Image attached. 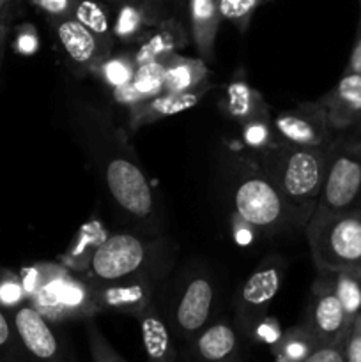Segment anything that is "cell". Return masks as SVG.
Listing matches in <instances>:
<instances>
[{
    "mask_svg": "<svg viewBox=\"0 0 361 362\" xmlns=\"http://www.w3.org/2000/svg\"><path fill=\"white\" fill-rule=\"evenodd\" d=\"M20 276L27 303L53 324L84 322L101 313L94 283L67 269L62 262H39Z\"/></svg>",
    "mask_w": 361,
    "mask_h": 362,
    "instance_id": "6da1fadb",
    "label": "cell"
},
{
    "mask_svg": "<svg viewBox=\"0 0 361 362\" xmlns=\"http://www.w3.org/2000/svg\"><path fill=\"white\" fill-rule=\"evenodd\" d=\"M335 141L326 147H297L276 141L273 147L258 152L257 165L262 172L308 219L321 197Z\"/></svg>",
    "mask_w": 361,
    "mask_h": 362,
    "instance_id": "7a4b0ae2",
    "label": "cell"
},
{
    "mask_svg": "<svg viewBox=\"0 0 361 362\" xmlns=\"http://www.w3.org/2000/svg\"><path fill=\"white\" fill-rule=\"evenodd\" d=\"M101 175L113 205L130 221L152 225L158 212L154 189L120 129L110 127V145L101 161Z\"/></svg>",
    "mask_w": 361,
    "mask_h": 362,
    "instance_id": "3957f363",
    "label": "cell"
},
{
    "mask_svg": "<svg viewBox=\"0 0 361 362\" xmlns=\"http://www.w3.org/2000/svg\"><path fill=\"white\" fill-rule=\"evenodd\" d=\"M232 204L241 223L262 233H278L289 228H306L308 216L297 211L280 193L258 165L243 168L236 177Z\"/></svg>",
    "mask_w": 361,
    "mask_h": 362,
    "instance_id": "277c9868",
    "label": "cell"
},
{
    "mask_svg": "<svg viewBox=\"0 0 361 362\" xmlns=\"http://www.w3.org/2000/svg\"><path fill=\"white\" fill-rule=\"evenodd\" d=\"M168 257L170 251L166 250L165 240L161 239L142 237L131 232L110 233L96 250L81 278L101 285V283L127 278L159 262L170 260Z\"/></svg>",
    "mask_w": 361,
    "mask_h": 362,
    "instance_id": "5b68a950",
    "label": "cell"
},
{
    "mask_svg": "<svg viewBox=\"0 0 361 362\" xmlns=\"http://www.w3.org/2000/svg\"><path fill=\"white\" fill-rule=\"evenodd\" d=\"M317 271L361 274V209L308 223L304 228Z\"/></svg>",
    "mask_w": 361,
    "mask_h": 362,
    "instance_id": "8992f818",
    "label": "cell"
},
{
    "mask_svg": "<svg viewBox=\"0 0 361 362\" xmlns=\"http://www.w3.org/2000/svg\"><path fill=\"white\" fill-rule=\"evenodd\" d=\"M361 204V141H335L315 211L308 223L354 211Z\"/></svg>",
    "mask_w": 361,
    "mask_h": 362,
    "instance_id": "52a82bcc",
    "label": "cell"
},
{
    "mask_svg": "<svg viewBox=\"0 0 361 362\" xmlns=\"http://www.w3.org/2000/svg\"><path fill=\"white\" fill-rule=\"evenodd\" d=\"M287 260L280 255L262 258L234 293V318L243 338L250 339L253 329L268 317L271 303L283 286Z\"/></svg>",
    "mask_w": 361,
    "mask_h": 362,
    "instance_id": "ba28073f",
    "label": "cell"
},
{
    "mask_svg": "<svg viewBox=\"0 0 361 362\" xmlns=\"http://www.w3.org/2000/svg\"><path fill=\"white\" fill-rule=\"evenodd\" d=\"M216 310L214 281L204 272H193L177 288L168 311L163 313L176 339L188 343L211 324Z\"/></svg>",
    "mask_w": 361,
    "mask_h": 362,
    "instance_id": "9c48e42d",
    "label": "cell"
},
{
    "mask_svg": "<svg viewBox=\"0 0 361 362\" xmlns=\"http://www.w3.org/2000/svg\"><path fill=\"white\" fill-rule=\"evenodd\" d=\"M25 362H78L73 343L59 329V324L46 320L32 304L25 303L11 311Z\"/></svg>",
    "mask_w": 361,
    "mask_h": 362,
    "instance_id": "30bf717a",
    "label": "cell"
},
{
    "mask_svg": "<svg viewBox=\"0 0 361 362\" xmlns=\"http://www.w3.org/2000/svg\"><path fill=\"white\" fill-rule=\"evenodd\" d=\"M168 269L170 260H165L140 272H134L127 278L101 283V285L94 283L101 313L112 311V313L138 318L151 304L156 303L159 285Z\"/></svg>",
    "mask_w": 361,
    "mask_h": 362,
    "instance_id": "8fae6325",
    "label": "cell"
},
{
    "mask_svg": "<svg viewBox=\"0 0 361 362\" xmlns=\"http://www.w3.org/2000/svg\"><path fill=\"white\" fill-rule=\"evenodd\" d=\"M276 141L297 147H326L333 141L326 110L319 101L299 103L296 108L283 110L271 119Z\"/></svg>",
    "mask_w": 361,
    "mask_h": 362,
    "instance_id": "7c38bea8",
    "label": "cell"
},
{
    "mask_svg": "<svg viewBox=\"0 0 361 362\" xmlns=\"http://www.w3.org/2000/svg\"><path fill=\"white\" fill-rule=\"evenodd\" d=\"M55 42L67 67L78 76L92 74L94 67L110 55L94 32L88 30L76 18L62 16L50 20Z\"/></svg>",
    "mask_w": 361,
    "mask_h": 362,
    "instance_id": "4fadbf2b",
    "label": "cell"
},
{
    "mask_svg": "<svg viewBox=\"0 0 361 362\" xmlns=\"http://www.w3.org/2000/svg\"><path fill=\"white\" fill-rule=\"evenodd\" d=\"M303 324L310 329L319 343H343L353 322L347 317L335 292L315 279Z\"/></svg>",
    "mask_w": 361,
    "mask_h": 362,
    "instance_id": "5bb4252c",
    "label": "cell"
},
{
    "mask_svg": "<svg viewBox=\"0 0 361 362\" xmlns=\"http://www.w3.org/2000/svg\"><path fill=\"white\" fill-rule=\"evenodd\" d=\"M241 338L243 334L236 324L227 318L212 320L186 343L188 359L190 362H241Z\"/></svg>",
    "mask_w": 361,
    "mask_h": 362,
    "instance_id": "9a60e30c",
    "label": "cell"
},
{
    "mask_svg": "<svg viewBox=\"0 0 361 362\" xmlns=\"http://www.w3.org/2000/svg\"><path fill=\"white\" fill-rule=\"evenodd\" d=\"M326 110L333 131H342L361 122V74L343 71L331 90L317 99Z\"/></svg>",
    "mask_w": 361,
    "mask_h": 362,
    "instance_id": "2e32d148",
    "label": "cell"
},
{
    "mask_svg": "<svg viewBox=\"0 0 361 362\" xmlns=\"http://www.w3.org/2000/svg\"><path fill=\"white\" fill-rule=\"evenodd\" d=\"M211 88L207 87L197 88L191 92H183V94H172V92H161V94L154 95L151 99L138 103V105L127 108V124L133 131L140 129V127L151 126V124L158 122V120L172 117L176 113L186 112V110L193 108Z\"/></svg>",
    "mask_w": 361,
    "mask_h": 362,
    "instance_id": "e0dca14e",
    "label": "cell"
},
{
    "mask_svg": "<svg viewBox=\"0 0 361 362\" xmlns=\"http://www.w3.org/2000/svg\"><path fill=\"white\" fill-rule=\"evenodd\" d=\"M137 320L140 322L142 343L147 362H176V336L163 317L158 300L151 304Z\"/></svg>",
    "mask_w": 361,
    "mask_h": 362,
    "instance_id": "ac0fdd59",
    "label": "cell"
},
{
    "mask_svg": "<svg viewBox=\"0 0 361 362\" xmlns=\"http://www.w3.org/2000/svg\"><path fill=\"white\" fill-rule=\"evenodd\" d=\"M191 39L197 53L205 62L214 60V42L222 25L218 0H188Z\"/></svg>",
    "mask_w": 361,
    "mask_h": 362,
    "instance_id": "d6986e66",
    "label": "cell"
},
{
    "mask_svg": "<svg viewBox=\"0 0 361 362\" xmlns=\"http://www.w3.org/2000/svg\"><path fill=\"white\" fill-rule=\"evenodd\" d=\"M161 92H165V62L151 60V62L138 64L131 83L112 90V98L119 105L131 108Z\"/></svg>",
    "mask_w": 361,
    "mask_h": 362,
    "instance_id": "ffe728a7",
    "label": "cell"
},
{
    "mask_svg": "<svg viewBox=\"0 0 361 362\" xmlns=\"http://www.w3.org/2000/svg\"><path fill=\"white\" fill-rule=\"evenodd\" d=\"M113 14V37L122 42L140 41L152 27L165 18L151 7L134 0H119Z\"/></svg>",
    "mask_w": 361,
    "mask_h": 362,
    "instance_id": "44dd1931",
    "label": "cell"
},
{
    "mask_svg": "<svg viewBox=\"0 0 361 362\" xmlns=\"http://www.w3.org/2000/svg\"><path fill=\"white\" fill-rule=\"evenodd\" d=\"M183 45V27L172 18H165L140 39V46L133 55L137 64L151 62V60H166L168 57L179 53V48Z\"/></svg>",
    "mask_w": 361,
    "mask_h": 362,
    "instance_id": "7402d4cb",
    "label": "cell"
},
{
    "mask_svg": "<svg viewBox=\"0 0 361 362\" xmlns=\"http://www.w3.org/2000/svg\"><path fill=\"white\" fill-rule=\"evenodd\" d=\"M163 62H165V92L183 94L211 85L209 83L211 71L207 62L200 57L191 59L176 53Z\"/></svg>",
    "mask_w": 361,
    "mask_h": 362,
    "instance_id": "603a6c76",
    "label": "cell"
},
{
    "mask_svg": "<svg viewBox=\"0 0 361 362\" xmlns=\"http://www.w3.org/2000/svg\"><path fill=\"white\" fill-rule=\"evenodd\" d=\"M223 110L239 124L251 119L269 117L271 113L264 95L244 80H232L227 85L225 95H223Z\"/></svg>",
    "mask_w": 361,
    "mask_h": 362,
    "instance_id": "cb8c5ba5",
    "label": "cell"
},
{
    "mask_svg": "<svg viewBox=\"0 0 361 362\" xmlns=\"http://www.w3.org/2000/svg\"><path fill=\"white\" fill-rule=\"evenodd\" d=\"M108 235L110 232H106L105 226L101 225V221L85 223L84 228L78 232V235L74 237V240L66 250L64 257L60 258V262H62L67 269H71V271L81 276L87 271L96 250L101 246L103 240Z\"/></svg>",
    "mask_w": 361,
    "mask_h": 362,
    "instance_id": "d4e9b609",
    "label": "cell"
},
{
    "mask_svg": "<svg viewBox=\"0 0 361 362\" xmlns=\"http://www.w3.org/2000/svg\"><path fill=\"white\" fill-rule=\"evenodd\" d=\"M71 16L81 21L91 32H94L106 52L112 53L115 37H113V16L110 11V0H73Z\"/></svg>",
    "mask_w": 361,
    "mask_h": 362,
    "instance_id": "484cf974",
    "label": "cell"
},
{
    "mask_svg": "<svg viewBox=\"0 0 361 362\" xmlns=\"http://www.w3.org/2000/svg\"><path fill=\"white\" fill-rule=\"evenodd\" d=\"M315 279L335 292L350 322L361 315V274L347 271H319Z\"/></svg>",
    "mask_w": 361,
    "mask_h": 362,
    "instance_id": "4316f807",
    "label": "cell"
},
{
    "mask_svg": "<svg viewBox=\"0 0 361 362\" xmlns=\"http://www.w3.org/2000/svg\"><path fill=\"white\" fill-rule=\"evenodd\" d=\"M321 343L310 329L301 322L282 332L278 341L271 346L275 362H303Z\"/></svg>",
    "mask_w": 361,
    "mask_h": 362,
    "instance_id": "83f0119b",
    "label": "cell"
},
{
    "mask_svg": "<svg viewBox=\"0 0 361 362\" xmlns=\"http://www.w3.org/2000/svg\"><path fill=\"white\" fill-rule=\"evenodd\" d=\"M137 60L134 55L130 52L120 53H110L106 55L98 66L94 67L92 74L105 85L110 90H117V88L124 87V85L131 83L137 71Z\"/></svg>",
    "mask_w": 361,
    "mask_h": 362,
    "instance_id": "f1b7e54d",
    "label": "cell"
},
{
    "mask_svg": "<svg viewBox=\"0 0 361 362\" xmlns=\"http://www.w3.org/2000/svg\"><path fill=\"white\" fill-rule=\"evenodd\" d=\"M0 362H25L23 346L11 311L0 306Z\"/></svg>",
    "mask_w": 361,
    "mask_h": 362,
    "instance_id": "f546056e",
    "label": "cell"
},
{
    "mask_svg": "<svg viewBox=\"0 0 361 362\" xmlns=\"http://www.w3.org/2000/svg\"><path fill=\"white\" fill-rule=\"evenodd\" d=\"M84 324L91 362H127L106 339L94 318H87V320H84Z\"/></svg>",
    "mask_w": 361,
    "mask_h": 362,
    "instance_id": "4dcf8cb0",
    "label": "cell"
},
{
    "mask_svg": "<svg viewBox=\"0 0 361 362\" xmlns=\"http://www.w3.org/2000/svg\"><path fill=\"white\" fill-rule=\"evenodd\" d=\"M241 126H243V141L246 144V147H250L257 154L276 144L271 119L269 117L251 119L248 122L241 124Z\"/></svg>",
    "mask_w": 361,
    "mask_h": 362,
    "instance_id": "1f68e13d",
    "label": "cell"
},
{
    "mask_svg": "<svg viewBox=\"0 0 361 362\" xmlns=\"http://www.w3.org/2000/svg\"><path fill=\"white\" fill-rule=\"evenodd\" d=\"M269 0H218L219 11L225 20L236 25L241 32H244L250 25L251 16L260 6Z\"/></svg>",
    "mask_w": 361,
    "mask_h": 362,
    "instance_id": "d6a6232c",
    "label": "cell"
},
{
    "mask_svg": "<svg viewBox=\"0 0 361 362\" xmlns=\"http://www.w3.org/2000/svg\"><path fill=\"white\" fill-rule=\"evenodd\" d=\"M14 49L20 55H34L39 49V35L32 23H23L14 37Z\"/></svg>",
    "mask_w": 361,
    "mask_h": 362,
    "instance_id": "836d02e7",
    "label": "cell"
},
{
    "mask_svg": "<svg viewBox=\"0 0 361 362\" xmlns=\"http://www.w3.org/2000/svg\"><path fill=\"white\" fill-rule=\"evenodd\" d=\"M343 354L345 362H361V315L354 318L349 332L343 339Z\"/></svg>",
    "mask_w": 361,
    "mask_h": 362,
    "instance_id": "e575fe53",
    "label": "cell"
},
{
    "mask_svg": "<svg viewBox=\"0 0 361 362\" xmlns=\"http://www.w3.org/2000/svg\"><path fill=\"white\" fill-rule=\"evenodd\" d=\"M303 362H345L343 343H321Z\"/></svg>",
    "mask_w": 361,
    "mask_h": 362,
    "instance_id": "d590c367",
    "label": "cell"
},
{
    "mask_svg": "<svg viewBox=\"0 0 361 362\" xmlns=\"http://www.w3.org/2000/svg\"><path fill=\"white\" fill-rule=\"evenodd\" d=\"M282 332L283 331L278 327V324H276L275 320H269V318L265 317L264 320L253 329V332H251L250 336V341L264 343V345H269V349H271V346L280 339Z\"/></svg>",
    "mask_w": 361,
    "mask_h": 362,
    "instance_id": "8d00e7d4",
    "label": "cell"
},
{
    "mask_svg": "<svg viewBox=\"0 0 361 362\" xmlns=\"http://www.w3.org/2000/svg\"><path fill=\"white\" fill-rule=\"evenodd\" d=\"M30 4L45 13L50 20L69 16L73 11V0H30Z\"/></svg>",
    "mask_w": 361,
    "mask_h": 362,
    "instance_id": "74e56055",
    "label": "cell"
},
{
    "mask_svg": "<svg viewBox=\"0 0 361 362\" xmlns=\"http://www.w3.org/2000/svg\"><path fill=\"white\" fill-rule=\"evenodd\" d=\"M345 71L361 74V13H360V21H357L356 35H354V45H353V49H350L349 62H347Z\"/></svg>",
    "mask_w": 361,
    "mask_h": 362,
    "instance_id": "f35d334b",
    "label": "cell"
},
{
    "mask_svg": "<svg viewBox=\"0 0 361 362\" xmlns=\"http://www.w3.org/2000/svg\"><path fill=\"white\" fill-rule=\"evenodd\" d=\"M7 35H9V18H0V66H2L4 53H6Z\"/></svg>",
    "mask_w": 361,
    "mask_h": 362,
    "instance_id": "ab89813d",
    "label": "cell"
},
{
    "mask_svg": "<svg viewBox=\"0 0 361 362\" xmlns=\"http://www.w3.org/2000/svg\"><path fill=\"white\" fill-rule=\"evenodd\" d=\"M14 0H0V18H9Z\"/></svg>",
    "mask_w": 361,
    "mask_h": 362,
    "instance_id": "60d3db41",
    "label": "cell"
},
{
    "mask_svg": "<svg viewBox=\"0 0 361 362\" xmlns=\"http://www.w3.org/2000/svg\"><path fill=\"white\" fill-rule=\"evenodd\" d=\"M134 2H138V4H144V6L151 7V9H154L156 13H159V4H161L163 0H134Z\"/></svg>",
    "mask_w": 361,
    "mask_h": 362,
    "instance_id": "b9f144b4",
    "label": "cell"
},
{
    "mask_svg": "<svg viewBox=\"0 0 361 362\" xmlns=\"http://www.w3.org/2000/svg\"><path fill=\"white\" fill-rule=\"evenodd\" d=\"M117 2H119V0H110V4H113V6H115Z\"/></svg>",
    "mask_w": 361,
    "mask_h": 362,
    "instance_id": "7bdbcfd3",
    "label": "cell"
},
{
    "mask_svg": "<svg viewBox=\"0 0 361 362\" xmlns=\"http://www.w3.org/2000/svg\"><path fill=\"white\" fill-rule=\"evenodd\" d=\"M360 9H361V0H360Z\"/></svg>",
    "mask_w": 361,
    "mask_h": 362,
    "instance_id": "ee69618b",
    "label": "cell"
},
{
    "mask_svg": "<svg viewBox=\"0 0 361 362\" xmlns=\"http://www.w3.org/2000/svg\"><path fill=\"white\" fill-rule=\"evenodd\" d=\"M360 209H361V204H360Z\"/></svg>",
    "mask_w": 361,
    "mask_h": 362,
    "instance_id": "f6af8a7d",
    "label": "cell"
}]
</instances>
